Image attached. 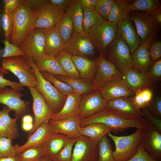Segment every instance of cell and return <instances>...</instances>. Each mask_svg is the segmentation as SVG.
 Listing matches in <instances>:
<instances>
[{"label":"cell","instance_id":"94428289","mask_svg":"<svg viewBox=\"0 0 161 161\" xmlns=\"http://www.w3.org/2000/svg\"><path fill=\"white\" fill-rule=\"evenodd\" d=\"M33 127V123H22V127L23 129L25 131H30L32 129Z\"/></svg>","mask_w":161,"mask_h":161},{"label":"cell","instance_id":"1f68e13d","mask_svg":"<svg viewBox=\"0 0 161 161\" xmlns=\"http://www.w3.org/2000/svg\"><path fill=\"white\" fill-rule=\"evenodd\" d=\"M132 1L113 0L110 9L108 21L117 24L128 16Z\"/></svg>","mask_w":161,"mask_h":161},{"label":"cell","instance_id":"6125c7cd","mask_svg":"<svg viewBox=\"0 0 161 161\" xmlns=\"http://www.w3.org/2000/svg\"><path fill=\"white\" fill-rule=\"evenodd\" d=\"M23 123H33L32 117L30 115H26L23 116L22 119Z\"/></svg>","mask_w":161,"mask_h":161},{"label":"cell","instance_id":"74e56055","mask_svg":"<svg viewBox=\"0 0 161 161\" xmlns=\"http://www.w3.org/2000/svg\"><path fill=\"white\" fill-rule=\"evenodd\" d=\"M83 19L82 28L83 32L87 33L90 28L103 23L105 20L95 10H83Z\"/></svg>","mask_w":161,"mask_h":161},{"label":"cell","instance_id":"816d5d0a","mask_svg":"<svg viewBox=\"0 0 161 161\" xmlns=\"http://www.w3.org/2000/svg\"><path fill=\"white\" fill-rule=\"evenodd\" d=\"M127 161H158L144 149L142 141L139 144L136 152Z\"/></svg>","mask_w":161,"mask_h":161},{"label":"cell","instance_id":"db71d44e","mask_svg":"<svg viewBox=\"0 0 161 161\" xmlns=\"http://www.w3.org/2000/svg\"><path fill=\"white\" fill-rule=\"evenodd\" d=\"M140 110L143 117H144V118L150 123L154 126L161 133V119L156 117L151 114L147 108L142 109Z\"/></svg>","mask_w":161,"mask_h":161},{"label":"cell","instance_id":"83f0119b","mask_svg":"<svg viewBox=\"0 0 161 161\" xmlns=\"http://www.w3.org/2000/svg\"><path fill=\"white\" fill-rule=\"evenodd\" d=\"M51 133L49 122L43 123L32 135L28 137L27 141L23 145H15L16 155L25 148L32 146H40Z\"/></svg>","mask_w":161,"mask_h":161},{"label":"cell","instance_id":"ba28073f","mask_svg":"<svg viewBox=\"0 0 161 161\" xmlns=\"http://www.w3.org/2000/svg\"><path fill=\"white\" fill-rule=\"evenodd\" d=\"M129 16L133 22L142 43H150L158 34L160 29L151 20L149 12L133 11Z\"/></svg>","mask_w":161,"mask_h":161},{"label":"cell","instance_id":"4fadbf2b","mask_svg":"<svg viewBox=\"0 0 161 161\" xmlns=\"http://www.w3.org/2000/svg\"><path fill=\"white\" fill-rule=\"evenodd\" d=\"M65 49L72 56L88 58L94 56L97 50L88 33H79L74 31Z\"/></svg>","mask_w":161,"mask_h":161},{"label":"cell","instance_id":"8992f818","mask_svg":"<svg viewBox=\"0 0 161 161\" xmlns=\"http://www.w3.org/2000/svg\"><path fill=\"white\" fill-rule=\"evenodd\" d=\"M103 55L106 59L117 67L122 73L132 68V58L129 49L118 33Z\"/></svg>","mask_w":161,"mask_h":161},{"label":"cell","instance_id":"f6af8a7d","mask_svg":"<svg viewBox=\"0 0 161 161\" xmlns=\"http://www.w3.org/2000/svg\"><path fill=\"white\" fill-rule=\"evenodd\" d=\"M76 139H70L61 151L55 157L53 161H70L73 148Z\"/></svg>","mask_w":161,"mask_h":161},{"label":"cell","instance_id":"f35d334b","mask_svg":"<svg viewBox=\"0 0 161 161\" xmlns=\"http://www.w3.org/2000/svg\"><path fill=\"white\" fill-rule=\"evenodd\" d=\"M18 161H38L43 157L41 146L28 147L16 156Z\"/></svg>","mask_w":161,"mask_h":161},{"label":"cell","instance_id":"6f0895ef","mask_svg":"<svg viewBox=\"0 0 161 161\" xmlns=\"http://www.w3.org/2000/svg\"><path fill=\"white\" fill-rule=\"evenodd\" d=\"M149 17L151 20L160 29L161 27V6L149 12Z\"/></svg>","mask_w":161,"mask_h":161},{"label":"cell","instance_id":"e7e4bbea","mask_svg":"<svg viewBox=\"0 0 161 161\" xmlns=\"http://www.w3.org/2000/svg\"><path fill=\"white\" fill-rule=\"evenodd\" d=\"M38 161H53V160L50 159L43 157Z\"/></svg>","mask_w":161,"mask_h":161},{"label":"cell","instance_id":"7bdbcfd3","mask_svg":"<svg viewBox=\"0 0 161 161\" xmlns=\"http://www.w3.org/2000/svg\"><path fill=\"white\" fill-rule=\"evenodd\" d=\"M12 140L0 136V158L16 156V148L12 144Z\"/></svg>","mask_w":161,"mask_h":161},{"label":"cell","instance_id":"277c9868","mask_svg":"<svg viewBox=\"0 0 161 161\" xmlns=\"http://www.w3.org/2000/svg\"><path fill=\"white\" fill-rule=\"evenodd\" d=\"M25 56L33 69L37 79L38 84L35 88L42 96L51 109L55 114H57L63 107L67 96L61 93L51 83L43 77L30 57L25 55Z\"/></svg>","mask_w":161,"mask_h":161},{"label":"cell","instance_id":"11a10c76","mask_svg":"<svg viewBox=\"0 0 161 161\" xmlns=\"http://www.w3.org/2000/svg\"><path fill=\"white\" fill-rule=\"evenodd\" d=\"M25 0H4V12L10 13L22 4Z\"/></svg>","mask_w":161,"mask_h":161},{"label":"cell","instance_id":"d6a6232c","mask_svg":"<svg viewBox=\"0 0 161 161\" xmlns=\"http://www.w3.org/2000/svg\"><path fill=\"white\" fill-rule=\"evenodd\" d=\"M33 63L40 72H46L53 75H59L67 77L54 57L44 55Z\"/></svg>","mask_w":161,"mask_h":161},{"label":"cell","instance_id":"2e32d148","mask_svg":"<svg viewBox=\"0 0 161 161\" xmlns=\"http://www.w3.org/2000/svg\"><path fill=\"white\" fill-rule=\"evenodd\" d=\"M33 11L34 15L33 28L42 29L54 27L64 12L59 8L51 4H47L38 10Z\"/></svg>","mask_w":161,"mask_h":161},{"label":"cell","instance_id":"bcb514c9","mask_svg":"<svg viewBox=\"0 0 161 161\" xmlns=\"http://www.w3.org/2000/svg\"><path fill=\"white\" fill-rule=\"evenodd\" d=\"M113 0H96L95 9L105 21H108L110 9Z\"/></svg>","mask_w":161,"mask_h":161},{"label":"cell","instance_id":"7dc6e473","mask_svg":"<svg viewBox=\"0 0 161 161\" xmlns=\"http://www.w3.org/2000/svg\"><path fill=\"white\" fill-rule=\"evenodd\" d=\"M3 43L4 47L2 55V58L24 55H25L19 47L14 44L11 43L5 39Z\"/></svg>","mask_w":161,"mask_h":161},{"label":"cell","instance_id":"f5cc1de1","mask_svg":"<svg viewBox=\"0 0 161 161\" xmlns=\"http://www.w3.org/2000/svg\"><path fill=\"white\" fill-rule=\"evenodd\" d=\"M149 112L156 117L161 119V97L160 95L154 97L149 106Z\"/></svg>","mask_w":161,"mask_h":161},{"label":"cell","instance_id":"52a82bcc","mask_svg":"<svg viewBox=\"0 0 161 161\" xmlns=\"http://www.w3.org/2000/svg\"><path fill=\"white\" fill-rule=\"evenodd\" d=\"M87 33L96 50L99 54L103 55L117 34V24L105 21L91 27Z\"/></svg>","mask_w":161,"mask_h":161},{"label":"cell","instance_id":"ac0fdd59","mask_svg":"<svg viewBox=\"0 0 161 161\" xmlns=\"http://www.w3.org/2000/svg\"><path fill=\"white\" fill-rule=\"evenodd\" d=\"M131 97H122L107 101V107L126 118L135 119L143 117L140 110L135 105Z\"/></svg>","mask_w":161,"mask_h":161},{"label":"cell","instance_id":"e0dca14e","mask_svg":"<svg viewBox=\"0 0 161 161\" xmlns=\"http://www.w3.org/2000/svg\"><path fill=\"white\" fill-rule=\"evenodd\" d=\"M80 120L78 114L59 120H50L49 123L51 132L63 134L70 139H77L80 136Z\"/></svg>","mask_w":161,"mask_h":161},{"label":"cell","instance_id":"6da1fadb","mask_svg":"<svg viewBox=\"0 0 161 161\" xmlns=\"http://www.w3.org/2000/svg\"><path fill=\"white\" fill-rule=\"evenodd\" d=\"M95 123L105 124L111 128L114 132L124 130L130 128L145 129L148 123L143 117L135 119L125 118L107 108L89 117L80 120V126L82 127Z\"/></svg>","mask_w":161,"mask_h":161},{"label":"cell","instance_id":"ee69618b","mask_svg":"<svg viewBox=\"0 0 161 161\" xmlns=\"http://www.w3.org/2000/svg\"><path fill=\"white\" fill-rule=\"evenodd\" d=\"M1 24L5 39L11 43L13 30V23L11 13H3L1 16Z\"/></svg>","mask_w":161,"mask_h":161},{"label":"cell","instance_id":"7402d4cb","mask_svg":"<svg viewBox=\"0 0 161 161\" xmlns=\"http://www.w3.org/2000/svg\"><path fill=\"white\" fill-rule=\"evenodd\" d=\"M122 74V79L134 93L140 89L150 88L154 83L146 72H140L132 68Z\"/></svg>","mask_w":161,"mask_h":161},{"label":"cell","instance_id":"f546056e","mask_svg":"<svg viewBox=\"0 0 161 161\" xmlns=\"http://www.w3.org/2000/svg\"><path fill=\"white\" fill-rule=\"evenodd\" d=\"M82 95L76 93L68 95L62 109L59 112L55 114L52 120H59L73 115L78 114L80 102Z\"/></svg>","mask_w":161,"mask_h":161},{"label":"cell","instance_id":"9c48e42d","mask_svg":"<svg viewBox=\"0 0 161 161\" xmlns=\"http://www.w3.org/2000/svg\"><path fill=\"white\" fill-rule=\"evenodd\" d=\"M95 61L96 68L92 83L95 91L98 90L110 80L122 79V73L113 64L106 59L103 55L99 54Z\"/></svg>","mask_w":161,"mask_h":161},{"label":"cell","instance_id":"9a60e30c","mask_svg":"<svg viewBox=\"0 0 161 161\" xmlns=\"http://www.w3.org/2000/svg\"><path fill=\"white\" fill-rule=\"evenodd\" d=\"M23 96L21 92L11 88L0 89V103L15 112V117H20L30 110L29 102L21 99Z\"/></svg>","mask_w":161,"mask_h":161},{"label":"cell","instance_id":"f907efd6","mask_svg":"<svg viewBox=\"0 0 161 161\" xmlns=\"http://www.w3.org/2000/svg\"><path fill=\"white\" fill-rule=\"evenodd\" d=\"M150 78L155 83L161 78V59L153 63L146 72Z\"/></svg>","mask_w":161,"mask_h":161},{"label":"cell","instance_id":"d4e9b609","mask_svg":"<svg viewBox=\"0 0 161 161\" xmlns=\"http://www.w3.org/2000/svg\"><path fill=\"white\" fill-rule=\"evenodd\" d=\"M41 29L45 37L44 55L55 57L65 49L62 39L54 27Z\"/></svg>","mask_w":161,"mask_h":161},{"label":"cell","instance_id":"681fc988","mask_svg":"<svg viewBox=\"0 0 161 161\" xmlns=\"http://www.w3.org/2000/svg\"><path fill=\"white\" fill-rule=\"evenodd\" d=\"M148 53L153 63L161 58V42L155 39L149 43Z\"/></svg>","mask_w":161,"mask_h":161},{"label":"cell","instance_id":"ab89813d","mask_svg":"<svg viewBox=\"0 0 161 161\" xmlns=\"http://www.w3.org/2000/svg\"><path fill=\"white\" fill-rule=\"evenodd\" d=\"M98 156L97 161H114L112 148L106 135L98 143Z\"/></svg>","mask_w":161,"mask_h":161},{"label":"cell","instance_id":"c3c4849f","mask_svg":"<svg viewBox=\"0 0 161 161\" xmlns=\"http://www.w3.org/2000/svg\"><path fill=\"white\" fill-rule=\"evenodd\" d=\"M8 73L7 71L1 67H0V89H4L5 86H10L14 90L21 92L24 90L23 86L19 82L11 81L5 78L4 75Z\"/></svg>","mask_w":161,"mask_h":161},{"label":"cell","instance_id":"44dd1931","mask_svg":"<svg viewBox=\"0 0 161 161\" xmlns=\"http://www.w3.org/2000/svg\"><path fill=\"white\" fill-rule=\"evenodd\" d=\"M117 33L128 45L132 54L141 43L133 22L129 16L117 23Z\"/></svg>","mask_w":161,"mask_h":161},{"label":"cell","instance_id":"ffe728a7","mask_svg":"<svg viewBox=\"0 0 161 161\" xmlns=\"http://www.w3.org/2000/svg\"><path fill=\"white\" fill-rule=\"evenodd\" d=\"M98 90L102 97L107 101L120 97H132L135 94L122 79L110 80Z\"/></svg>","mask_w":161,"mask_h":161},{"label":"cell","instance_id":"cb8c5ba5","mask_svg":"<svg viewBox=\"0 0 161 161\" xmlns=\"http://www.w3.org/2000/svg\"><path fill=\"white\" fill-rule=\"evenodd\" d=\"M11 111L5 105L3 106L2 109H0V136L13 140L19 135L16 123L18 118L11 117L9 115Z\"/></svg>","mask_w":161,"mask_h":161},{"label":"cell","instance_id":"d6986e66","mask_svg":"<svg viewBox=\"0 0 161 161\" xmlns=\"http://www.w3.org/2000/svg\"><path fill=\"white\" fill-rule=\"evenodd\" d=\"M142 142L144 150L158 161H161V133L149 122L144 130Z\"/></svg>","mask_w":161,"mask_h":161},{"label":"cell","instance_id":"be15d7a7","mask_svg":"<svg viewBox=\"0 0 161 161\" xmlns=\"http://www.w3.org/2000/svg\"><path fill=\"white\" fill-rule=\"evenodd\" d=\"M0 161H18L16 156L0 158Z\"/></svg>","mask_w":161,"mask_h":161},{"label":"cell","instance_id":"30bf717a","mask_svg":"<svg viewBox=\"0 0 161 161\" xmlns=\"http://www.w3.org/2000/svg\"><path fill=\"white\" fill-rule=\"evenodd\" d=\"M45 37L41 29H32L19 47L33 62L44 55Z\"/></svg>","mask_w":161,"mask_h":161},{"label":"cell","instance_id":"60d3db41","mask_svg":"<svg viewBox=\"0 0 161 161\" xmlns=\"http://www.w3.org/2000/svg\"><path fill=\"white\" fill-rule=\"evenodd\" d=\"M161 6L159 0H134L130 5V11H149Z\"/></svg>","mask_w":161,"mask_h":161},{"label":"cell","instance_id":"b9f144b4","mask_svg":"<svg viewBox=\"0 0 161 161\" xmlns=\"http://www.w3.org/2000/svg\"><path fill=\"white\" fill-rule=\"evenodd\" d=\"M40 72L46 79L52 83L54 87L63 95L67 96L69 94L75 93L69 85L58 80L53 75L46 72Z\"/></svg>","mask_w":161,"mask_h":161},{"label":"cell","instance_id":"603a6c76","mask_svg":"<svg viewBox=\"0 0 161 161\" xmlns=\"http://www.w3.org/2000/svg\"><path fill=\"white\" fill-rule=\"evenodd\" d=\"M69 139L64 134L51 133L47 140L40 146L43 152V157L53 160Z\"/></svg>","mask_w":161,"mask_h":161},{"label":"cell","instance_id":"9f6ffc18","mask_svg":"<svg viewBox=\"0 0 161 161\" xmlns=\"http://www.w3.org/2000/svg\"><path fill=\"white\" fill-rule=\"evenodd\" d=\"M25 1L32 11L38 10L50 4V0H25Z\"/></svg>","mask_w":161,"mask_h":161},{"label":"cell","instance_id":"484cf974","mask_svg":"<svg viewBox=\"0 0 161 161\" xmlns=\"http://www.w3.org/2000/svg\"><path fill=\"white\" fill-rule=\"evenodd\" d=\"M71 58L80 78L92 84L96 68L95 59L72 55Z\"/></svg>","mask_w":161,"mask_h":161},{"label":"cell","instance_id":"680465c9","mask_svg":"<svg viewBox=\"0 0 161 161\" xmlns=\"http://www.w3.org/2000/svg\"><path fill=\"white\" fill-rule=\"evenodd\" d=\"M83 10L95 9L96 0H78Z\"/></svg>","mask_w":161,"mask_h":161},{"label":"cell","instance_id":"e575fe53","mask_svg":"<svg viewBox=\"0 0 161 161\" xmlns=\"http://www.w3.org/2000/svg\"><path fill=\"white\" fill-rule=\"evenodd\" d=\"M53 76L58 80L69 85L75 93L82 95L89 94L95 90L92 83L80 78H73L59 75Z\"/></svg>","mask_w":161,"mask_h":161},{"label":"cell","instance_id":"91938a15","mask_svg":"<svg viewBox=\"0 0 161 161\" xmlns=\"http://www.w3.org/2000/svg\"><path fill=\"white\" fill-rule=\"evenodd\" d=\"M70 0H50V4L60 8L64 12L68 8Z\"/></svg>","mask_w":161,"mask_h":161},{"label":"cell","instance_id":"3957f363","mask_svg":"<svg viewBox=\"0 0 161 161\" xmlns=\"http://www.w3.org/2000/svg\"><path fill=\"white\" fill-rule=\"evenodd\" d=\"M1 67L12 73L23 86L35 88L38 84L35 74L25 55L3 58Z\"/></svg>","mask_w":161,"mask_h":161},{"label":"cell","instance_id":"5bb4252c","mask_svg":"<svg viewBox=\"0 0 161 161\" xmlns=\"http://www.w3.org/2000/svg\"><path fill=\"white\" fill-rule=\"evenodd\" d=\"M106 102L99 90L82 95L78 114L80 120L89 117L107 108Z\"/></svg>","mask_w":161,"mask_h":161},{"label":"cell","instance_id":"836d02e7","mask_svg":"<svg viewBox=\"0 0 161 161\" xmlns=\"http://www.w3.org/2000/svg\"><path fill=\"white\" fill-rule=\"evenodd\" d=\"M54 57L67 77L73 78H80L78 72L72 60L71 55L65 49L61 51Z\"/></svg>","mask_w":161,"mask_h":161},{"label":"cell","instance_id":"8d00e7d4","mask_svg":"<svg viewBox=\"0 0 161 161\" xmlns=\"http://www.w3.org/2000/svg\"><path fill=\"white\" fill-rule=\"evenodd\" d=\"M154 97L153 91L150 88L139 89L132 96V99L136 107L140 109L148 108Z\"/></svg>","mask_w":161,"mask_h":161},{"label":"cell","instance_id":"7a4b0ae2","mask_svg":"<svg viewBox=\"0 0 161 161\" xmlns=\"http://www.w3.org/2000/svg\"><path fill=\"white\" fill-rule=\"evenodd\" d=\"M11 14L13 23L11 43L19 47L33 28V12L25 0Z\"/></svg>","mask_w":161,"mask_h":161},{"label":"cell","instance_id":"4316f807","mask_svg":"<svg viewBox=\"0 0 161 161\" xmlns=\"http://www.w3.org/2000/svg\"><path fill=\"white\" fill-rule=\"evenodd\" d=\"M149 43L141 42L131 54L132 68L140 72H146L153 64L148 53Z\"/></svg>","mask_w":161,"mask_h":161},{"label":"cell","instance_id":"7c38bea8","mask_svg":"<svg viewBox=\"0 0 161 161\" xmlns=\"http://www.w3.org/2000/svg\"><path fill=\"white\" fill-rule=\"evenodd\" d=\"M28 88L33 99L32 107L35 118L33 127L29 132V137L42 124L52 119L56 114L49 108L42 96L35 88Z\"/></svg>","mask_w":161,"mask_h":161},{"label":"cell","instance_id":"4dcf8cb0","mask_svg":"<svg viewBox=\"0 0 161 161\" xmlns=\"http://www.w3.org/2000/svg\"><path fill=\"white\" fill-rule=\"evenodd\" d=\"M112 131L113 129L106 125L95 123L80 127L79 133L80 135L88 137L98 142L103 137Z\"/></svg>","mask_w":161,"mask_h":161},{"label":"cell","instance_id":"f1b7e54d","mask_svg":"<svg viewBox=\"0 0 161 161\" xmlns=\"http://www.w3.org/2000/svg\"><path fill=\"white\" fill-rule=\"evenodd\" d=\"M54 27L61 36L65 47L71 40L74 31L69 7L63 13Z\"/></svg>","mask_w":161,"mask_h":161},{"label":"cell","instance_id":"5b68a950","mask_svg":"<svg viewBox=\"0 0 161 161\" xmlns=\"http://www.w3.org/2000/svg\"><path fill=\"white\" fill-rule=\"evenodd\" d=\"M144 130L137 129L134 132L127 136H118L111 133L108 134L115 146L112 153L114 161H127L135 154L142 141Z\"/></svg>","mask_w":161,"mask_h":161},{"label":"cell","instance_id":"d590c367","mask_svg":"<svg viewBox=\"0 0 161 161\" xmlns=\"http://www.w3.org/2000/svg\"><path fill=\"white\" fill-rule=\"evenodd\" d=\"M69 8L75 32L83 33L82 28L83 19V11L78 0H70Z\"/></svg>","mask_w":161,"mask_h":161},{"label":"cell","instance_id":"8fae6325","mask_svg":"<svg viewBox=\"0 0 161 161\" xmlns=\"http://www.w3.org/2000/svg\"><path fill=\"white\" fill-rule=\"evenodd\" d=\"M98 143L80 135L74 145L70 161H97Z\"/></svg>","mask_w":161,"mask_h":161}]
</instances>
